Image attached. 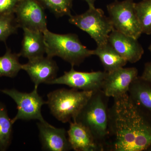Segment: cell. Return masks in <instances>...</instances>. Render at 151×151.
<instances>
[{"label":"cell","mask_w":151,"mask_h":151,"mask_svg":"<svg viewBox=\"0 0 151 151\" xmlns=\"http://www.w3.org/2000/svg\"><path fill=\"white\" fill-rule=\"evenodd\" d=\"M105 151H151V114L134 103L128 93L113 98L109 108Z\"/></svg>","instance_id":"cell-1"},{"label":"cell","mask_w":151,"mask_h":151,"mask_svg":"<svg viewBox=\"0 0 151 151\" xmlns=\"http://www.w3.org/2000/svg\"><path fill=\"white\" fill-rule=\"evenodd\" d=\"M109 98L102 89L94 91L74 121L90 131L104 151L109 132Z\"/></svg>","instance_id":"cell-2"},{"label":"cell","mask_w":151,"mask_h":151,"mask_svg":"<svg viewBox=\"0 0 151 151\" xmlns=\"http://www.w3.org/2000/svg\"><path fill=\"white\" fill-rule=\"evenodd\" d=\"M43 34L47 56L58 57L74 67L93 55V50L84 46L75 34H58L48 29Z\"/></svg>","instance_id":"cell-3"},{"label":"cell","mask_w":151,"mask_h":151,"mask_svg":"<svg viewBox=\"0 0 151 151\" xmlns=\"http://www.w3.org/2000/svg\"><path fill=\"white\" fill-rule=\"evenodd\" d=\"M93 92L73 88L56 89L47 94V105L55 119L63 123H69L75 121Z\"/></svg>","instance_id":"cell-4"},{"label":"cell","mask_w":151,"mask_h":151,"mask_svg":"<svg viewBox=\"0 0 151 151\" xmlns=\"http://www.w3.org/2000/svg\"><path fill=\"white\" fill-rule=\"evenodd\" d=\"M69 17V23L87 33L97 46L108 43L109 35L114 29L109 17L102 9L94 6H89L84 13Z\"/></svg>","instance_id":"cell-5"},{"label":"cell","mask_w":151,"mask_h":151,"mask_svg":"<svg viewBox=\"0 0 151 151\" xmlns=\"http://www.w3.org/2000/svg\"><path fill=\"white\" fill-rule=\"evenodd\" d=\"M134 4V0L116 1L108 4L107 9L114 29L138 39L142 32Z\"/></svg>","instance_id":"cell-6"},{"label":"cell","mask_w":151,"mask_h":151,"mask_svg":"<svg viewBox=\"0 0 151 151\" xmlns=\"http://www.w3.org/2000/svg\"><path fill=\"white\" fill-rule=\"evenodd\" d=\"M37 89L34 87L29 93L20 92L15 89H0V92L8 95L16 103L17 113L12 119L13 124L19 120H37L44 124L50 125L41 113L42 107L47 104V102L39 94Z\"/></svg>","instance_id":"cell-7"},{"label":"cell","mask_w":151,"mask_h":151,"mask_svg":"<svg viewBox=\"0 0 151 151\" xmlns=\"http://www.w3.org/2000/svg\"><path fill=\"white\" fill-rule=\"evenodd\" d=\"M45 9L37 0H20L14 12L19 27L43 33L48 29Z\"/></svg>","instance_id":"cell-8"},{"label":"cell","mask_w":151,"mask_h":151,"mask_svg":"<svg viewBox=\"0 0 151 151\" xmlns=\"http://www.w3.org/2000/svg\"><path fill=\"white\" fill-rule=\"evenodd\" d=\"M107 72H87L76 70L73 66L60 77L55 78L48 84H63L81 91H94L102 89Z\"/></svg>","instance_id":"cell-9"},{"label":"cell","mask_w":151,"mask_h":151,"mask_svg":"<svg viewBox=\"0 0 151 151\" xmlns=\"http://www.w3.org/2000/svg\"><path fill=\"white\" fill-rule=\"evenodd\" d=\"M138 76L136 68L122 67L107 72L102 90L109 97H119L128 92L132 81Z\"/></svg>","instance_id":"cell-10"},{"label":"cell","mask_w":151,"mask_h":151,"mask_svg":"<svg viewBox=\"0 0 151 151\" xmlns=\"http://www.w3.org/2000/svg\"><path fill=\"white\" fill-rule=\"evenodd\" d=\"M22 70L27 73L35 87L38 88L40 84H48L56 78L58 67L52 58L42 56L28 60L27 63L22 65Z\"/></svg>","instance_id":"cell-11"},{"label":"cell","mask_w":151,"mask_h":151,"mask_svg":"<svg viewBox=\"0 0 151 151\" xmlns=\"http://www.w3.org/2000/svg\"><path fill=\"white\" fill-rule=\"evenodd\" d=\"M108 42L128 62L136 63L144 53L142 46L138 39L114 29L108 38Z\"/></svg>","instance_id":"cell-12"},{"label":"cell","mask_w":151,"mask_h":151,"mask_svg":"<svg viewBox=\"0 0 151 151\" xmlns=\"http://www.w3.org/2000/svg\"><path fill=\"white\" fill-rule=\"evenodd\" d=\"M37 125L42 150L68 151L72 150L65 129L55 128L50 124L46 125L40 122H38Z\"/></svg>","instance_id":"cell-13"},{"label":"cell","mask_w":151,"mask_h":151,"mask_svg":"<svg viewBox=\"0 0 151 151\" xmlns=\"http://www.w3.org/2000/svg\"><path fill=\"white\" fill-rule=\"evenodd\" d=\"M68 138L72 150L75 151H104L86 127L76 122L69 123Z\"/></svg>","instance_id":"cell-14"},{"label":"cell","mask_w":151,"mask_h":151,"mask_svg":"<svg viewBox=\"0 0 151 151\" xmlns=\"http://www.w3.org/2000/svg\"><path fill=\"white\" fill-rule=\"evenodd\" d=\"M23 38L22 48L18 54L20 56L28 60L44 56L46 53V47L43 32L23 29Z\"/></svg>","instance_id":"cell-15"},{"label":"cell","mask_w":151,"mask_h":151,"mask_svg":"<svg viewBox=\"0 0 151 151\" xmlns=\"http://www.w3.org/2000/svg\"><path fill=\"white\" fill-rule=\"evenodd\" d=\"M128 93L134 103L151 114V83L138 76L132 81Z\"/></svg>","instance_id":"cell-16"},{"label":"cell","mask_w":151,"mask_h":151,"mask_svg":"<svg viewBox=\"0 0 151 151\" xmlns=\"http://www.w3.org/2000/svg\"><path fill=\"white\" fill-rule=\"evenodd\" d=\"M93 55L99 58L105 71L107 72L124 67L128 63L108 42L97 46L93 50Z\"/></svg>","instance_id":"cell-17"},{"label":"cell","mask_w":151,"mask_h":151,"mask_svg":"<svg viewBox=\"0 0 151 151\" xmlns=\"http://www.w3.org/2000/svg\"><path fill=\"white\" fill-rule=\"evenodd\" d=\"M13 124L9 117L6 105L0 102V151H6L10 146Z\"/></svg>","instance_id":"cell-18"},{"label":"cell","mask_w":151,"mask_h":151,"mask_svg":"<svg viewBox=\"0 0 151 151\" xmlns=\"http://www.w3.org/2000/svg\"><path fill=\"white\" fill-rule=\"evenodd\" d=\"M18 53H13L7 47L5 53L0 56V77L5 76L13 78L22 70V65L19 61Z\"/></svg>","instance_id":"cell-19"},{"label":"cell","mask_w":151,"mask_h":151,"mask_svg":"<svg viewBox=\"0 0 151 151\" xmlns=\"http://www.w3.org/2000/svg\"><path fill=\"white\" fill-rule=\"evenodd\" d=\"M136 14L143 33L151 34V0H142L135 3Z\"/></svg>","instance_id":"cell-20"},{"label":"cell","mask_w":151,"mask_h":151,"mask_svg":"<svg viewBox=\"0 0 151 151\" xmlns=\"http://www.w3.org/2000/svg\"><path fill=\"white\" fill-rule=\"evenodd\" d=\"M45 8L48 9L57 17L70 16L73 0H37Z\"/></svg>","instance_id":"cell-21"},{"label":"cell","mask_w":151,"mask_h":151,"mask_svg":"<svg viewBox=\"0 0 151 151\" xmlns=\"http://www.w3.org/2000/svg\"><path fill=\"white\" fill-rule=\"evenodd\" d=\"M18 28L14 14H0V41L6 42L11 35L17 33Z\"/></svg>","instance_id":"cell-22"},{"label":"cell","mask_w":151,"mask_h":151,"mask_svg":"<svg viewBox=\"0 0 151 151\" xmlns=\"http://www.w3.org/2000/svg\"><path fill=\"white\" fill-rule=\"evenodd\" d=\"M20 0H0V14H14Z\"/></svg>","instance_id":"cell-23"},{"label":"cell","mask_w":151,"mask_h":151,"mask_svg":"<svg viewBox=\"0 0 151 151\" xmlns=\"http://www.w3.org/2000/svg\"><path fill=\"white\" fill-rule=\"evenodd\" d=\"M141 77L151 83V61L145 64L144 71Z\"/></svg>","instance_id":"cell-24"},{"label":"cell","mask_w":151,"mask_h":151,"mask_svg":"<svg viewBox=\"0 0 151 151\" xmlns=\"http://www.w3.org/2000/svg\"><path fill=\"white\" fill-rule=\"evenodd\" d=\"M86 2L88 6H94V3L96 1V0H82Z\"/></svg>","instance_id":"cell-25"},{"label":"cell","mask_w":151,"mask_h":151,"mask_svg":"<svg viewBox=\"0 0 151 151\" xmlns=\"http://www.w3.org/2000/svg\"><path fill=\"white\" fill-rule=\"evenodd\" d=\"M148 49L149 50H150V52L151 53V44L150 45V46L149 47Z\"/></svg>","instance_id":"cell-26"}]
</instances>
